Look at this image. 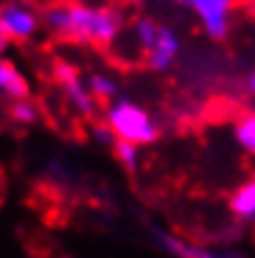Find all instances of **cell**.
<instances>
[{
    "label": "cell",
    "mask_w": 255,
    "mask_h": 258,
    "mask_svg": "<svg viewBox=\"0 0 255 258\" xmlns=\"http://www.w3.org/2000/svg\"><path fill=\"white\" fill-rule=\"evenodd\" d=\"M42 26L53 37L76 45H115L123 34V14L112 6L84 3V0H65L45 9Z\"/></svg>",
    "instance_id": "obj_1"
},
{
    "label": "cell",
    "mask_w": 255,
    "mask_h": 258,
    "mask_svg": "<svg viewBox=\"0 0 255 258\" xmlns=\"http://www.w3.org/2000/svg\"><path fill=\"white\" fill-rule=\"evenodd\" d=\"M104 123L112 129L118 141L135 143V146H149V143H157L160 138V126L152 118V112L129 98H118L109 104L104 112Z\"/></svg>",
    "instance_id": "obj_2"
},
{
    "label": "cell",
    "mask_w": 255,
    "mask_h": 258,
    "mask_svg": "<svg viewBox=\"0 0 255 258\" xmlns=\"http://www.w3.org/2000/svg\"><path fill=\"white\" fill-rule=\"evenodd\" d=\"M53 79L59 82V87H62V93H65V101L73 107L76 115H82V118L96 115L98 101L93 98V93L87 90V82H82L76 64L65 62V59H56V62H53Z\"/></svg>",
    "instance_id": "obj_3"
},
{
    "label": "cell",
    "mask_w": 255,
    "mask_h": 258,
    "mask_svg": "<svg viewBox=\"0 0 255 258\" xmlns=\"http://www.w3.org/2000/svg\"><path fill=\"white\" fill-rule=\"evenodd\" d=\"M188 6L197 14L202 31L211 39H224L233 26V12H236V0H177Z\"/></svg>",
    "instance_id": "obj_4"
},
{
    "label": "cell",
    "mask_w": 255,
    "mask_h": 258,
    "mask_svg": "<svg viewBox=\"0 0 255 258\" xmlns=\"http://www.w3.org/2000/svg\"><path fill=\"white\" fill-rule=\"evenodd\" d=\"M42 17L34 12L31 6H17V3H6L0 6V31L9 37V42H28L37 37Z\"/></svg>",
    "instance_id": "obj_5"
},
{
    "label": "cell",
    "mask_w": 255,
    "mask_h": 258,
    "mask_svg": "<svg viewBox=\"0 0 255 258\" xmlns=\"http://www.w3.org/2000/svg\"><path fill=\"white\" fill-rule=\"evenodd\" d=\"M157 244L174 258H247L236 250H211V247H199L188 239H179L174 233H163V230H152Z\"/></svg>",
    "instance_id": "obj_6"
},
{
    "label": "cell",
    "mask_w": 255,
    "mask_h": 258,
    "mask_svg": "<svg viewBox=\"0 0 255 258\" xmlns=\"http://www.w3.org/2000/svg\"><path fill=\"white\" fill-rule=\"evenodd\" d=\"M179 37H177V31L174 28H168V26H163V31H160V37H157V42H154V48L146 53V68L149 71H154V73H163V71H168L174 62H177V56H179Z\"/></svg>",
    "instance_id": "obj_7"
},
{
    "label": "cell",
    "mask_w": 255,
    "mask_h": 258,
    "mask_svg": "<svg viewBox=\"0 0 255 258\" xmlns=\"http://www.w3.org/2000/svg\"><path fill=\"white\" fill-rule=\"evenodd\" d=\"M227 211L236 219V225H252L255 222V177H249L247 182H241L233 191V197L227 202Z\"/></svg>",
    "instance_id": "obj_8"
},
{
    "label": "cell",
    "mask_w": 255,
    "mask_h": 258,
    "mask_svg": "<svg viewBox=\"0 0 255 258\" xmlns=\"http://www.w3.org/2000/svg\"><path fill=\"white\" fill-rule=\"evenodd\" d=\"M0 96L12 98V101L28 98V79L23 76V71H20L17 64L9 62L6 56L0 59Z\"/></svg>",
    "instance_id": "obj_9"
},
{
    "label": "cell",
    "mask_w": 255,
    "mask_h": 258,
    "mask_svg": "<svg viewBox=\"0 0 255 258\" xmlns=\"http://www.w3.org/2000/svg\"><path fill=\"white\" fill-rule=\"evenodd\" d=\"M160 31H163V23H157L154 17H149V14L135 17L132 20V42H135V48H138V53L146 56L154 48V42H157Z\"/></svg>",
    "instance_id": "obj_10"
},
{
    "label": "cell",
    "mask_w": 255,
    "mask_h": 258,
    "mask_svg": "<svg viewBox=\"0 0 255 258\" xmlns=\"http://www.w3.org/2000/svg\"><path fill=\"white\" fill-rule=\"evenodd\" d=\"M87 90L93 93V98H96L98 104H112V101H118V93H121V84H118V79L115 76H109V73H101V71H96V73H90L87 76Z\"/></svg>",
    "instance_id": "obj_11"
},
{
    "label": "cell",
    "mask_w": 255,
    "mask_h": 258,
    "mask_svg": "<svg viewBox=\"0 0 255 258\" xmlns=\"http://www.w3.org/2000/svg\"><path fill=\"white\" fill-rule=\"evenodd\" d=\"M233 135H236V143L247 152V155L255 157V110L252 112H244L241 118L236 121L233 126Z\"/></svg>",
    "instance_id": "obj_12"
},
{
    "label": "cell",
    "mask_w": 255,
    "mask_h": 258,
    "mask_svg": "<svg viewBox=\"0 0 255 258\" xmlns=\"http://www.w3.org/2000/svg\"><path fill=\"white\" fill-rule=\"evenodd\" d=\"M9 118L20 126H34L39 121V107L31 98H17V101L9 104Z\"/></svg>",
    "instance_id": "obj_13"
},
{
    "label": "cell",
    "mask_w": 255,
    "mask_h": 258,
    "mask_svg": "<svg viewBox=\"0 0 255 258\" xmlns=\"http://www.w3.org/2000/svg\"><path fill=\"white\" fill-rule=\"evenodd\" d=\"M112 155H115V160L126 168L129 174H135V171L141 168V146H135V143L118 141V143L112 146Z\"/></svg>",
    "instance_id": "obj_14"
},
{
    "label": "cell",
    "mask_w": 255,
    "mask_h": 258,
    "mask_svg": "<svg viewBox=\"0 0 255 258\" xmlns=\"http://www.w3.org/2000/svg\"><path fill=\"white\" fill-rule=\"evenodd\" d=\"M93 138H96V141L101 143V146H115V143H118V138L112 135V129H109L104 121L93 123Z\"/></svg>",
    "instance_id": "obj_15"
},
{
    "label": "cell",
    "mask_w": 255,
    "mask_h": 258,
    "mask_svg": "<svg viewBox=\"0 0 255 258\" xmlns=\"http://www.w3.org/2000/svg\"><path fill=\"white\" fill-rule=\"evenodd\" d=\"M244 90H247L249 96H255V71H249L247 76H244Z\"/></svg>",
    "instance_id": "obj_16"
},
{
    "label": "cell",
    "mask_w": 255,
    "mask_h": 258,
    "mask_svg": "<svg viewBox=\"0 0 255 258\" xmlns=\"http://www.w3.org/2000/svg\"><path fill=\"white\" fill-rule=\"evenodd\" d=\"M6 48H9V37L3 31H0V59H3V53H6Z\"/></svg>",
    "instance_id": "obj_17"
},
{
    "label": "cell",
    "mask_w": 255,
    "mask_h": 258,
    "mask_svg": "<svg viewBox=\"0 0 255 258\" xmlns=\"http://www.w3.org/2000/svg\"><path fill=\"white\" fill-rule=\"evenodd\" d=\"M9 3H17V6H31V0H9Z\"/></svg>",
    "instance_id": "obj_18"
},
{
    "label": "cell",
    "mask_w": 255,
    "mask_h": 258,
    "mask_svg": "<svg viewBox=\"0 0 255 258\" xmlns=\"http://www.w3.org/2000/svg\"><path fill=\"white\" fill-rule=\"evenodd\" d=\"M126 3H143V0H126Z\"/></svg>",
    "instance_id": "obj_19"
}]
</instances>
